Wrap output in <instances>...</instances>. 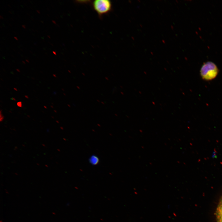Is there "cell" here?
<instances>
[{
    "mask_svg": "<svg viewBox=\"0 0 222 222\" xmlns=\"http://www.w3.org/2000/svg\"><path fill=\"white\" fill-rule=\"evenodd\" d=\"M202 78L206 80H210L215 78L217 75L219 70L213 62L208 61L202 66L200 71Z\"/></svg>",
    "mask_w": 222,
    "mask_h": 222,
    "instance_id": "6da1fadb",
    "label": "cell"
},
{
    "mask_svg": "<svg viewBox=\"0 0 222 222\" xmlns=\"http://www.w3.org/2000/svg\"><path fill=\"white\" fill-rule=\"evenodd\" d=\"M92 5L94 10L101 17L108 13L112 9V3L109 0H96Z\"/></svg>",
    "mask_w": 222,
    "mask_h": 222,
    "instance_id": "7a4b0ae2",
    "label": "cell"
},
{
    "mask_svg": "<svg viewBox=\"0 0 222 222\" xmlns=\"http://www.w3.org/2000/svg\"><path fill=\"white\" fill-rule=\"evenodd\" d=\"M217 215L218 222H222V198L218 207Z\"/></svg>",
    "mask_w": 222,
    "mask_h": 222,
    "instance_id": "3957f363",
    "label": "cell"
},
{
    "mask_svg": "<svg viewBox=\"0 0 222 222\" xmlns=\"http://www.w3.org/2000/svg\"><path fill=\"white\" fill-rule=\"evenodd\" d=\"M89 160L90 162L93 165H97L99 161L98 158L96 155L91 156Z\"/></svg>",
    "mask_w": 222,
    "mask_h": 222,
    "instance_id": "277c9868",
    "label": "cell"
},
{
    "mask_svg": "<svg viewBox=\"0 0 222 222\" xmlns=\"http://www.w3.org/2000/svg\"><path fill=\"white\" fill-rule=\"evenodd\" d=\"M2 110H1L0 111V121L1 122L3 121V120L4 118V116L2 114Z\"/></svg>",
    "mask_w": 222,
    "mask_h": 222,
    "instance_id": "5b68a950",
    "label": "cell"
},
{
    "mask_svg": "<svg viewBox=\"0 0 222 222\" xmlns=\"http://www.w3.org/2000/svg\"><path fill=\"white\" fill-rule=\"evenodd\" d=\"M17 105L18 107H22V101H19L17 103Z\"/></svg>",
    "mask_w": 222,
    "mask_h": 222,
    "instance_id": "8992f818",
    "label": "cell"
},
{
    "mask_svg": "<svg viewBox=\"0 0 222 222\" xmlns=\"http://www.w3.org/2000/svg\"><path fill=\"white\" fill-rule=\"evenodd\" d=\"M11 100H14V101H16L15 99V98H14V97H12V98H11Z\"/></svg>",
    "mask_w": 222,
    "mask_h": 222,
    "instance_id": "52a82bcc",
    "label": "cell"
},
{
    "mask_svg": "<svg viewBox=\"0 0 222 222\" xmlns=\"http://www.w3.org/2000/svg\"><path fill=\"white\" fill-rule=\"evenodd\" d=\"M25 97L26 98H27V99H28V98H29L28 96H27V95H25Z\"/></svg>",
    "mask_w": 222,
    "mask_h": 222,
    "instance_id": "ba28073f",
    "label": "cell"
},
{
    "mask_svg": "<svg viewBox=\"0 0 222 222\" xmlns=\"http://www.w3.org/2000/svg\"><path fill=\"white\" fill-rule=\"evenodd\" d=\"M52 22H53V23H54V24H56V22H55V21H54V20H52Z\"/></svg>",
    "mask_w": 222,
    "mask_h": 222,
    "instance_id": "9c48e42d",
    "label": "cell"
},
{
    "mask_svg": "<svg viewBox=\"0 0 222 222\" xmlns=\"http://www.w3.org/2000/svg\"><path fill=\"white\" fill-rule=\"evenodd\" d=\"M14 90H16V91H18L17 89V88H14Z\"/></svg>",
    "mask_w": 222,
    "mask_h": 222,
    "instance_id": "30bf717a",
    "label": "cell"
},
{
    "mask_svg": "<svg viewBox=\"0 0 222 222\" xmlns=\"http://www.w3.org/2000/svg\"><path fill=\"white\" fill-rule=\"evenodd\" d=\"M53 53L55 55H56V52H55V51H53Z\"/></svg>",
    "mask_w": 222,
    "mask_h": 222,
    "instance_id": "8fae6325",
    "label": "cell"
},
{
    "mask_svg": "<svg viewBox=\"0 0 222 222\" xmlns=\"http://www.w3.org/2000/svg\"><path fill=\"white\" fill-rule=\"evenodd\" d=\"M22 27H23L24 28H25V25H22Z\"/></svg>",
    "mask_w": 222,
    "mask_h": 222,
    "instance_id": "7c38bea8",
    "label": "cell"
},
{
    "mask_svg": "<svg viewBox=\"0 0 222 222\" xmlns=\"http://www.w3.org/2000/svg\"><path fill=\"white\" fill-rule=\"evenodd\" d=\"M16 70H17V71H18V72H20V71H19L18 69H16Z\"/></svg>",
    "mask_w": 222,
    "mask_h": 222,
    "instance_id": "4fadbf2b",
    "label": "cell"
},
{
    "mask_svg": "<svg viewBox=\"0 0 222 222\" xmlns=\"http://www.w3.org/2000/svg\"><path fill=\"white\" fill-rule=\"evenodd\" d=\"M53 76H54L55 77H56V75L55 74H53Z\"/></svg>",
    "mask_w": 222,
    "mask_h": 222,
    "instance_id": "5bb4252c",
    "label": "cell"
},
{
    "mask_svg": "<svg viewBox=\"0 0 222 222\" xmlns=\"http://www.w3.org/2000/svg\"><path fill=\"white\" fill-rule=\"evenodd\" d=\"M37 11L38 12V13H40L39 12L38 10H37Z\"/></svg>",
    "mask_w": 222,
    "mask_h": 222,
    "instance_id": "9a60e30c",
    "label": "cell"
},
{
    "mask_svg": "<svg viewBox=\"0 0 222 222\" xmlns=\"http://www.w3.org/2000/svg\"><path fill=\"white\" fill-rule=\"evenodd\" d=\"M54 111L56 113H57V111H56V110H54Z\"/></svg>",
    "mask_w": 222,
    "mask_h": 222,
    "instance_id": "2e32d148",
    "label": "cell"
},
{
    "mask_svg": "<svg viewBox=\"0 0 222 222\" xmlns=\"http://www.w3.org/2000/svg\"><path fill=\"white\" fill-rule=\"evenodd\" d=\"M44 107H45L46 109H47V107H46V106H44Z\"/></svg>",
    "mask_w": 222,
    "mask_h": 222,
    "instance_id": "e0dca14e",
    "label": "cell"
},
{
    "mask_svg": "<svg viewBox=\"0 0 222 222\" xmlns=\"http://www.w3.org/2000/svg\"><path fill=\"white\" fill-rule=\"evenodd\" d=\"M26 61L27 62H29V61H28L27 60H26Z\"/></svg>",
    "mask_w": 222,
    "mask_h": 222,
    "instance_id": "ac0fdd59",
    "label": "cell"
},
{
    "mask_svg": "<svg viewBox=\"0 0 222 222\" xmlns=\"http://www.w3.org/2000/svg\"><path fill=\"white\" fill-rule=\"evenodd\" d=\"M14 38H15L16 40H18V39H17L15 37H14Z\"/></svg>",
    "mask_w": 222,
    "mask_h": 222,
    "instance_id": "d6986e66",
    "label": "cell"
},
{
    "mask_svg": "<svg viewBox=\"0 0 222 222\" xmlns=\"http://www.w3.org/2000/svg\"><path fill=\"white\" fill-rule=\"evenodd\" d=\"M51 108H53V107L51 105Z\"/></svg>",
    "mask_w": 222,
    "mask_h": 222,
    "instance_id": "ffe728a7",
    "label": "cell"
},
{
    "mask_svg": "<svg viewBox=\"0 0 222 222\" xmlns=\"http://www.w3.org/2000/svg\"><path fill=\"white\" fill-rule=\"evenodd\" d=\"M47 36H48L49 38H50V36H48V35H47Z\"/></svg>",
    "mask_w": 222,
    "mask_h": 222,
    "instance_id": "44dd1931",
    "label": "cell"
},
{
    "mask_svg": "<svg viewBox=\"0 0 222 222\" xmlns=\"http://www.w3.org/2000/svg\"><path fill=\"white\" fill-rule=\"evenodd\" d=\"M23 63H24V64H25V62H24V61H23Z\"/></svg>",
    "mask_w": 222,
    "mask_h": 222,
    "instance_id": "7402d4cb",
    "label": "cell"
},
{
    "mask_svg": "<svg viewBox=\"0 0 222 222\" xmlns=\"http://www.w3.org/2000/svg\"><path fill=\"white\" fill-rule=\"evenodd\" d=\"M27 117H30L29 115H27Z\"/></svg>",
    "mask_w": 222,
    "mask_h": 222,
    "instance_id": "603a6c76",
    "label": "cell"
},
{
    "mask_svg": "<svg viewBox=\"0 0 222 222\" xmlns=\"http://www.w3.org/2000/svg\"><path fill=\"white\" fill-rule=\"evenodd\" d=\"M56 122H58V123H59L58 121H56Z\"/></svg>",
    "mask_w": 222,
    "mask_h": 222,
    "instance_id": "cb8c5ba5",
    "label": "cell"
},
{
    "mask_svg": "<svg viewBox=\"0 0 222 222\" xmlns=\"http://www.w3.org/2000/svg\"><path fill=\"white\" fill-rule=\"evenodd\" d=\"M45 166H46L47 167V166H47V165H45Z\"/></svg>",
    "mask_w": 222,
    "mask_h": 222,
    "instance_id": "d4e9b609",
    "label": "cell"
}]
</instances>
